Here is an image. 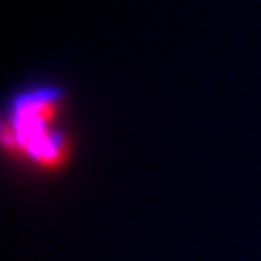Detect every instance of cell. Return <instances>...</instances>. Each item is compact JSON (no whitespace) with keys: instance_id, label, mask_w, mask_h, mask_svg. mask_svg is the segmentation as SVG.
I'll return each mask as SVG.
<instances>
[{"instance_id":"cell-1","label":"cell","mask_w":261,"mask_h":261,"mask_svg":"<svg viewBox=\"0 0 261 261\" xmlns=\"http://www.w3.org/2000/svg\"><path fill=\"white\" fill-rule=\"evenodd\" d=\"M58 114V100L51 92L28 93L15 100L12 121L4 124V144L12 153L29 154L41 166L55 168L65 161L68 144L51 122Z\"/></svg>"}]
</instances>
